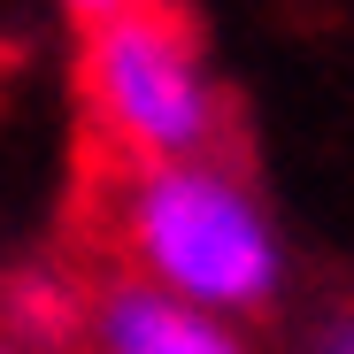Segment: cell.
<instances>
[{
    "mask_svg": "<svg viewBox=\"0 0 354 354\" xmlns=\"http://www.w3.org/2000/svg\"><path fill=\"white\" fill-rule=\"evenodd\" d=\"M115 247L139 285L169 292L201 316H247L277 292V231L254 193L216 162L124 169L115 185Z\"/></svg>",
    "mask_w": 354,
    "mask_h": 354,
    "instance_id": "6da1fadb",
    "label": "cell"
},
{
    "mask_svg": "<svg viewBox=\"0 0 354 354\" xmlns=\"http://www.w3.org/2000/svg\"><path fill=\"white\" fill-rule=\"evenodd\" d=\"M85 100L124 169H162V162H208L223 139V100L201 70V46L185 16L162 0H131L124 16L93 24L85 39Z\"/></svg>",
    "mask_w": 354,
    "mask_h": 354,
    "instance_id": "7a4b0ae2",
    "label": "cell"
},
{
    "mask_svg": "<svg viewBox=\"0 0 354 354\" xmlns=\"http://www.w3.org/2000/svg\"><path fill=\"white\" fill-rule=\"evenodd\" d=\"M93 346L100 354H239V339H231L216 316L169 301V292L139 285V277H108L93 292Z\"/></svg>",
    "mask_w": 354,
    "mask_h": 354,
    "instance_id": "3957f363",
    "label": "cell"
},
{
    "mask_svg": "<svg viewBox=\"0 0 354 354\" xmlns=\"http://www.w3.org/2000/svg\"><path fill=\"white\" fill-rule=\"evenodd\" d=\"M8 324H16V339L62 346V339L85 324V292L54 285V277H24V285H8Z\"/></svg>",
    "mask_w": 354,
    "mask_h": 354,
    "instance_id": "277c9868",
    "label": "cell"
},
{
    "mask_svg": "<svg viewBox=\"0 0 354 354\" xmlns=\"http://www.w3.org/2000/svg\"><path fill=\"white\" fill-rule=\"evenodd\" d=\"M308 354H354V316H331V324L308 339Z\"/></svg>",
    "mask_w": 354,
    "mask_h": 354,
    "instance_id": "5b68a950",
    "label": "cell"
},
{
    "mask_svg": "<svg viewBox=\"0 0 354 354\" xmlns=\"http://www.w3.org/2000/svg\"><path fill=\"white\" fill-rule=\"evenodd\" d=\"M70 8H77L85 24H108V16H124V8H131V0H70Z\"/></svg>",
    "mask_w": 354,
    "mask_h": 354,
    "instance_id": "8992f818",
    "label": "cell"
},
{
    "mask_svg": "<svg viewBox=\"0 0 354 354\" xmlns=\"http://www.w3.org/2000/svg\"><path fill=\"white\" fill-rule=\"evenodd\" d=\"M0 354H16V346H8V339H0Z\"/></svg>",
    "mask_w": 354,
    "mask_h": 354,
    "instance_id": "52a82bcc",
    "label": "cell"
}]
</instances>
